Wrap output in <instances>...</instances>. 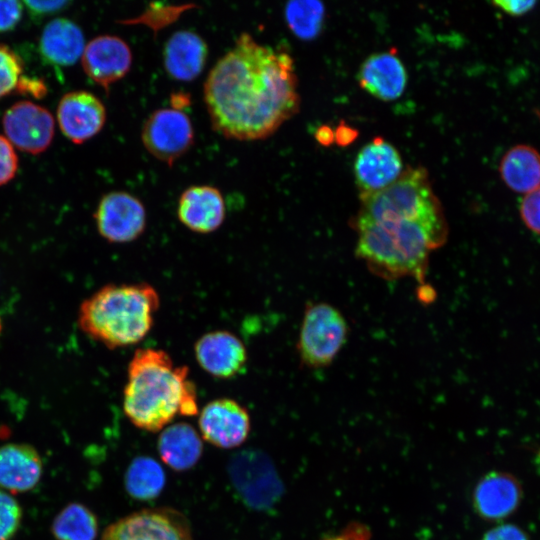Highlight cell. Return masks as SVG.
Segmentation results:
<instances>
[{
    "instance_id": "1",
    "label": "cell",
    "mask_w": 540,
    "mask_h": 540,
    "mask_svg": "<svg viewBox=\"0 0 540 540\" xmlns=\"http://www.w3.org/2000/svg\"><path fill=\"white\" fill-rule=\"evenodd\" d=\"M204 102L222 136L255 141L273 135L300 107L298 80L286 51L242 33L210 70Z\"/></svg>"
},
{
    "instance_id": "2",
    "label": "cell",
    "mask_w": 540,
    "mask_h": 540,
    "mask_svg": "<svg viewBox=\"0 0 540 540\" xmlns=\"http://www.w3.org/2000/svg\"><path fill=\"white\" fill-rule=\"evenodd\" d=\"M187 366H176L164 350L140 348L128 364L123 411L137 428L158 432L176 415L198 413L196 387Z\"/></svg>"
},
{
    "instance_id": "3",
    "label": "cell",
    "mask_w": 540,
    "mask_h": 540,
    "mask_svg": "<svg viewBox=\"0 0 540 540\" xmlns=\"http://www.w3.org/2000/svg\"><path fill=\"white\" fill-rule=\"evenodd\" d=\"M357 233L356 255L368 269L386 280L425 279L429 256L447 240L446 219L388 218L352 220Z\"/></svg>"
},
{
    "instance_id": "4",
    "label": "cell",
    "mask_w": 540,
    "mask_h": 540,
    "mask_svg": "<svg viewBox=\"0 0 540 540\" xmlns=\"http://www.w3.org/2000/svg\"><path fill=\"white\" fill-rule=\"evenodd\" d=\"M160 306L156 289L146 283L108 284L80 305V329L109 349L142 341Z\"/></svg>"
},
{
    "instance_id": "5",
    "label": "cell",
    "mask_w": 540,
    "mask_h": 540,
    "mask_svg": "<svg viewBox=\"0 0 540 540\" xmlns=\"http://www.w3.org/2000/svg\"><path fill=\"white\" fill-rule=\"evenodd\" d=\"M392 217L445 219L425 168L409 167L385 189L360 195V209L353 219L375 221Z\"/></svg>"
},
{
    "instance_id": "6",
    "label": "cell",
    "mask_w": 540,
    "mask_h": 540,
    "mask_svg": "<svg viewBox=\"0 0 540 540\" xmlns=\"http://www.w3.org/2000/svg\"><path fill=\"white\" fill-rule=\"evenodd\" d=\"M348 333L347 321L336 307L325 302L308 303L296 345L301 363L311 369L328 367L344 347Z\"/></svg>"
},
{
    "instance_id": "7",
    "label": "cell",
    "mask_w": 540,
    "mask_h": 540,
    "mask_svg": "<svg viewBox=\"0 0 540 540\" xmlns=\"http://www.w3.org/2000/svg\"><path fill=\"white\" fill-rule=\"evenodd\" d=\"M101 540H193L190 522L171 507L145 508L111 523Z\"/></svg>"
},
{
    "instance_id": "8",
    "label": "cell",
    "mask_w": 540,
    "mask_h": 540,
    "mask_svg": "<svg viewBox=\"0 0 540 540\" xmlns=\"http://www.w3.org/2000/svg\"><path fill=\"white\" fill-rule=\"evenodd\" d=\"M141 139L152 156L172 166L193 145L194 128L188 115L180 109L162 108L146 119Z\"/></svg>"
},
{
    "instance_id": "9",
    "label": "cell",
    "mask_w": 540,
    "mask_h": 540,
    "mask_svg": "<svg viewBox=\"0 0 540 540\" xmlns=\"http://www.w3.org/2000/svg\"><path fill=\"white\" fill-rule=\"evenodd\" d=\"M94 219L102 238L122 244L132 242L144 233L147 214L136 196L125 191H113L100 199Z\"/></svg>"
},
{
    "instance_id": "10",
    "label": "cell",
    "mask_w": 540,
    "mask_h": 540,
    "mask_svg": "<svg viewBox=\"0 0 540 540\" xmlns=\"http://www.w3.org/2000/svg\"><path fill=\"white\" fill-rule=\"evenodd\" d=\"M198 426L202 439L221 449L241 446L251 430L247 409L231 398L208 402L201 410Z\"/></svg>"
},
{
    "instance_id": "11",
    "label": "cell",
    "mask_w": 540,
    "mask_h": 540,
    "mask_svg": "<svg viewBox=\"0 0 540 540\" xmlns=\"http://www.w3.org/2000/svg\"><path fill=\"white\" fill-rule=\"evenodd\" d=\"M7 139L18 149L39 154L50 145L54 135V119L42 106L20 101L8 108L3 116Z\"/></svg>"
},
{
    "instance_id": "12",
    "label": "cell",
    "mask_w": 540,
    "mask_h": 540,
    "mask_svg": "<svg viewBox=\"0 0 540 540\" xmlns=\"http://www.w3.org/2000/svg\"><path fill=\"white\" fill-rule=\"evenodd\" d=\"M353 170L360 195L385 189L404 171L398 150L382 137H375L359 150Z\"/></svg>"
},
{
    "instance_id": "13",
    "label": "cell",
    "mask_w": 540,
    "mask_h": 540,
    "mask_svg": "<svg viewBox=\"0 0 540 540\" xmlns=\"http://www.w3.org/2000/svg\"><path fill=\"white\" fill-rule=\"evenodd\" d=\"M194 356L206 373L219 379L241 374L248 361L242 340L227 330H214L199 337L194 344Z\"/></svg>"
},
{
    "instance_id": "14",
    "label": "cell",
    "mask_w": 540,
    "mask_h": 540,
    "mask_svg": "<svg viewBox=\"0 0 540 540\" xmlns=\"http://www.w3.org/2000/svg\"><path fill=\"white\" fill-rule=\"evenodd\" d=\"M82 66L86 75L96 84L108 90L110 85L122 79L132 66V51L120 37L100 35L84 48Z\"/></svg>"
},
{
    "instance_id": "15",
    "label": "cell",
    "mask_w": 540,
    "mask_h": 540,
    "mask_svg": "<svg viewBox=\"0 0 540 540\" xmlns=\"http://www.w3.org/2000/svg\"><path fill=\"white\" fill-rule=\"evenodd\" d=\"M57 118L63 134L73 143L81 144L101 131L106 121V109L94 94L74 91L61 98Z\"/></svg>"
},
{
    "instance_id": "16",
    "label": "cell",
    "mask_w": 540,
    "mask_h": 540,
    "mask_svg": "<svg viewBox=\"0 0 540 540\" xmlns=\"http://www.w3.org/2000/svg\"><path fill=\"white\" fill-rule=\"evenodd\" d=\"M231 465V476L237 490L254 507L270 506L282 489L271 464L262 455L247 452Z\"/></svg>"
},
{
    "instance_id": "17",
    "label": "cell",
    "mask_w": 540,
    "mask_h": 540,
    "mask_svg": "<svg viewBox=\"0 0 540 540\" xmlns=\"http://www.w3.org/2000/svg\"><path fill=\"white\" fill-rule=\"evenodd\" d=\"M225 201L221 191L210 185H194L185 189L177 204V217L189 230L208 234L224 222Z\"/></svg>"
},
{
    "instance_id": "18",
    "label": "cell",
    "mask_w": 540,
    "mask_h": 540,
    "mask_svg": "<svg viewBox=\"0 0 540 540\" xmlns=\"http://www.w3.org/2000/svg\"><path fill=\"white\" fill-rule=\"evenodd\" d=\"M522 497V486L514 475L492 471L477 483L473 492V507L483 519L501 520L518 508Z\"/></svg>"
},
{
    "instance_id": "19",
    "label": "cell",
    "mask_w": 540,
    "mask_h": 540,
    "mask_svg": "<svg viewBox=\"0 0 540 540\" xmlns=\"http://www.w3.org/2000/svg\"><path fill=\"white\" fill-rule=\"evenodd\" d=\"M360 87L382 101L399 98L407 85V72L394 48L367 57L358 72Z\"/></svg>"
},
{
    "instance_id": "20",
    "label": "cell",
    "mask_w": 540,
    "mask_h": 540,
    "mask_svg": "<svg viewBox=\"0 0 540 540\" xmlns=\"http://www.w3.org/2000/svg\"><path fill=\"white\" fill-rule=\"evenodd\" d=\"M43 462L38 451L27 443L0 446V490L24 493L41 480Z\"/></svg>"
},
{
    "instance_id": "21",
    "label": "cell",
    "mask_w": 540,
    "mask_h": 540,
    "mask_svg": "<svg viewBox=\"0 0 540 540\" xmlns=\"http://www.w3.org/2000/svg\"><path fill=\"white\" fill-rule=\"evenodd\" d=\"M207 57V43L191 30L174 32L163 49V65L167 74L182 82L195 80L204 70Z\"/></svg>"
},
{
    "instance_id": "22",
    "label": "cell",
    "mask_w": 540,
    "mask_h": 540,
    "mask_svg": "<svg viewBox=\"0 0 540 540\" xmlns=\"http://www.w3.org/2000/svg\"><path fill=\"white\" fill-rule=\"evenodd\" d=\"M157 448L166 465L174 471L184 472L193 468L200 460L203 441L193 426L178 422L161 430Z\"/></svg>"
},
{
    "instance_id": "23",
    "label": "cell",
    "mask_w": 540,
    "mask_h": 540,
    "mask_svg": "<svg viewBox=\"0 0 540 540\" xmlns=\"http://www.w3.org/2000/svg\"><path fill=\"white\" fill-rule=\"evenodd\" d=\"M81 28L65 18L51 20L43 29L39 41L42 57L54 66L73 65L85 48Z\"/></svg>"
},
{
    "instance_id": "24",
    "label": "cell",
    "mask_w": 540,
    "mask_h": 540,
    "mask_svg": "<svg viewBox=\"0 0 540 540\" xmlns=\"http://www.w3.org/2000/svg\"><path fill=\"white\" fill-rule=\"evenodd\" d=\"M499 171L512 191L527 194L540 186V153L529 145H516L503 156Z\"/></svg>"
},
{
    "instance_id": "25",
    "label": "cell",
    "mask_w": 540,
    "mask_h": 540,
    "mask_svg": "<svg viewBox=\"0 0 540 540\" xmlns=\"http://www.w3.org/2000/svg\"><path fill=\"white\" fill-rule=\"evenodd\" d=\"M166 482L162 466L149 456L135 457L129 464L125 477V489L134 499L147 501L159 496Z\"/></svg>"
},
{
    "instance_id": "26",
    "label": "cell",
    "mask_w": 540,
    "mask_h": 540,
    "mask_svg": "<svg viewBox=\"0 0 540 540\" xmlns=\"http://www.w3.org/2000/svg\"><path fill=\"white\" fill-rule=\"evenodd\" d=\"M99 522L96 514L86 505L72 502L55 516L51 533L56 540H95Z\"/></svg>"
},
{
    "instance_id": "27",
    "label": "cell",
    "mask_w": 540,
    "mask_h": 540,
    "mask_svg": "<svg viewBox=\"0 0 540 540\" xmlns=\"http://www.w3.org/2000/svg\"><path fill=\"white\" fill-rule=\"evenodd\" d=\"M284 17L295 36L302 40H311L322 30L325 7L315 0L290 1L285 6Z\"/></svg>"
},
{
    "instance_id": "28",
    "label": "cell",
    "mask_w": 540,
    "mask_h": 540,
    "mask_svg": "<svg viewBox=\"0 0 540 540\" xmlns=\"http://www.w3.org/2000/svg\"><path fill=\"white\" fill-rule=\"evenodd\" d=\"M23 511L19 502L0 490V540H11L20 529Z\"/></svg>"
},
{
    "instance_id": "29",
    "label": "cell",
    "mask_w": 540,
    "mask_h": 540,
    "mask_svg": "<svg viewBox=\"0 0 540 540\" xmlns=\"http://www.w3.org/2000/svg\"><path fill=\"white\" fill-rule=\"evenodd\" d=\"M22 70L23 63L19 56L0 43V99L17 87Z\"/></svg>"
},
{
    "instance_id": "30",
    "label": "cell",
    "mask_w": 540,
    "mask_h": 540,
    "mask_svg": "<svg viewBox=\"0 0 540 540\" xmlns=\"http://www.w3.org/2000/svg\"><path fill=\"white\" fill-rule=\"evenodd\" d=\"M520 216L529 230L540 235V186L522 198Z\"/></svg>"
},
{
    "instance_id": "31",
    "label": "cell",
    "mask_w": 540,
    "mask_h": 540,
    "mask_svg": "<svg viewBox=\"0 0 540 540\" xmlns=\"http://www.w3.org/2000/svg\"><path fill=\"white\" fill-rule=\"evenodd\" d=\"M17 168L18 158L11 143L0 135V186L15 176Z\"/></svg>"
},
{
    "instance_id": "32",
    "label": "cell",
    "mask_w": 540,
    "mask_h": 540,
    "mask_svg": "<svg viewBox=\"0 0 540 540\" xmlns=\"http://www.w3.org/2000/svg\"><path fill=\"white\" fill-rule=\"evenodd\" d=\"M22 10V3L19 1H0V32L12 30L20 21Z\"/></svg>"
},
{
    "instance_id": "33",
    "label": "cell",
    "mask_w": 540,
    "mask_h": 540,
    "mask_svg": "<svg viewBox=\"0 0 540 540\" xmlns=\"http://www.w3.org/2000/svg\"><path fill=\"white\" fill-rule=\"evenodd\" d=\"M69 1H24V5L29 11V14L34 19H42L48 15L57 13L63 10Z\"/></svg>"
},
{
    "instance_id": "34",
    "label": "cell",
    "mask_w": 540,
    "mask_h": 540,
    "mask_svg": "<svg viewBox=\"0 0 540 540\" xmlns=\"http://www.w3.org/2000/svg\"><path fill=\"white\" fill-rule=\"evenodd\" d=\"M481 540H529V538L518 526L503 524L487 531Z\"/></svg>"
},
{
    "instance_id": "35",
    "label": "cell",
    "mask_w": 540,
    "mask_h": 540,
    "mask_svg": "<svg viewBox=\"0 0 540 540\" xmlns=\"http://www.w3.org/2000/svg\"><path fill=\"white\" fill-rule=\"evenodd\" d=\"M370 538V530L366 525L353 522L338 534L328 536L323 540H370Z\"/></svg>"
},
{
    "instance_id": "36",
    "label": "cell",
    "mask_w": 540,
    "mask_h": 540,
    "mask_svg": "<svg viewBox=\"0 0 540 540\" xmlns=\"http://www.w3.org/2000/svg\"><path fill=\"white\" fill-rule=\"evenodd\" d=\"M537 4L532 0H497L493 1V5L509 16H522L528 13Z\"/></svg>"
},
{
    "instance_id": "37",
    "label": "cell",
    "mask_w": 540,
    "mask_h": 540,
    "mask_svg": "<svg viewBox=\"0 0 540 540\" xmlns=\"http://www.w3.org/2000/svg\"><path fill=\"white\" fill-rule=\"evenodd\" d=\"M358 135V131L345 122H341L334 131L335 142L340 146H347L352 143Z\"/></svg>"
},
{
    "instance_id": "38",
    "label": "cell",
    "mask_w": 540,
    "mask_h": 540,
    "mask_svg": "<svg viewBox=\"0 0 540 540\" xmlns=\"http://www.w3.org/2000/svg\"><path fill=\"white\" fill-rule=\"evenodd\" d=\"M17 87L21 92L30 93L34 96L41 97L46 93L45 85L39 80L20 78Z\"/></svg>"
},
{
    "instance_id": "39",
    "label": "cell",
    "mask_w": 540,
    "mask_h": 540,
    "mask_svg": "<svg viewBox=\"0 0 540 540\" xmlns=\"http://www.w3.org/2000/svg\"><path fill=\"white\" fill-rule=\"evenodd\" d=\"M315 138L321 145L329 146L335 141L334 131L330 126L322 125L316 130Z\"/></svg>"
}]
</instances>
